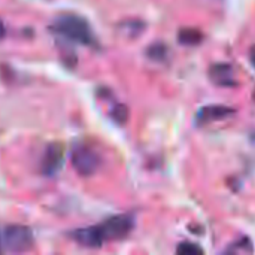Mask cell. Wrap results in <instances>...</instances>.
I'll list each match as a JSON object with an SVG mask.
<instances>
[{"mask_svg": "<svg viewBox=\"0 0 255 255\" xmlns=\"http://www.w3.org/2000/svg\"><path fill=\"white\" fill-rule=\"evenodd\" d=\"M49 28L52 33L64 37L69 42H75L85 46L96 45V36L91 30V25L85 18L79 15H73V13L60 15L55 18V21Z\"/></svg>", "mask_w": 255, "mask_h": 255, "instance_id": "1", "label": "cell"}, {"mask_svg": "<svg viewBox=\"0 0 255 255\" xmlns=\"http://www.w3.org/2000/svg\"><path fill=\"white\" fill-rule=\"evenodd\" d=\"M100 226V230L103 233L105 241H120L127 238L131 230L134 229V217L131 214H121L114 215L103 221Z\"/></svg>", "mask_w": 255, "mask_h": 255, "instance_id": "2", "label": "cell"}, {"mask_svg": "<svg viewBox=\"0 0 255 255\" xmlns=\"http://www.w3.org/2000/svg\"><path fill=\"white\" fill-rule=\"evenodd\" d=\"M33 244H34L33 233L25 226L10 224L3 232V245L13 253L27 251L33 247Z\"/></svg>", "mask_w": 255, "mask_h": 255, "instance_id": "3", "label": "cell"}, {"mask_svg": "<svg viewBox=\"0 0 255 255\" xmlns=\"http://www.w3.org/2000/svg\"><path fill=\"white\" fill-rule=\"evenodd\" d=\"M70 161H72L73 169L82 176L94 175L102 164L100 155L88 146H76L72 151Z\"/></svg>", "mask_w": 255, "mask_h": 255, "instance_id": "4", "label": "cell"}, {"mask_svg": "<svg viewBox=\"0 0 255 255\" xmlns=\"http://www.w3.org/2000/svg\"><path fill=\"white\" fill-rule=\"evenodd\" d=\"M64 163V149L60 143H51L46 146L42 163H40V170L46 176H54Z\"/></svg>", "mask_w": 255, "mask_h": 255, "instance_id": "5", "label": "cell"}, {"mask_svg": "<svg viewBox=\"0 0 255 255\" xmlns=\"http://www.w3.org/2000/svg\"><path fill=\"white\" fill-rule=\"evenodd\" d=\"M70 238L82 247L87 248H100L106 241L100 230V226H90L84 229H76L70 232Z\"/></svg>", "mask_w": 255, "mask_h": 255, "instance_id": "6", "label": "cell"}, {"mask_svg": "<svg viewBox=\"0 0 255 255\" xmlns=\"http://www.w3.org/2000/svg\"><path fill=\"white\" fill-rule=\"evenodd\" d=\"M209 78L220 87H235L238 82L233 76V67L229 63H215L209 69Z\"/></svg>", "mask_w": 255, "mask_h": 255, "instance_id": "7", "label": "cell"}, {"mask_svg": "<svg viewBox=\"0 0 255 255\" xmlns=\"http://www.w3.org/2000/svg\"><path fill=\"white\" fill-rule=\"evenodd\" d=\"M235 112L233 108L224 106V105H208L203 106L202 109H199L197 112V123L199 124H206L211 121H217V120H223L230 117Z\"/></svg>", "mask_w": 255, "mask_h": 255, "instance_id": "8", "label": "cell"}, {"mask_svg": "<svg viewBox=\"0 0 255 255\" xmlns=\"http://www.w3.org/2000/svg\"><path fill=\"white\" fill-rule=\"evenodd\" d=\"M203 33L199 30V28H191V27H185V28H181L179 33H178V40L181 45H185V46H196V45H200L203 42Z\"/></svg>", "mask_w": 255, "mask_h": 255, "instance_id": "9", "label": "cell"}, {"mask_svg": "<svg viewBox=\"0 0 255 255\" xmlns=\"http://www.w3.org/2000/svg\"><path fill=\"white\" fill-rule=\"evenodd\" d=\"M169 54V49L164 43L161 42H155L152 43L148 49H146V55L151 58V60H155V61H164L166 57Z\"/></svg>", "mask_w": 255, "mask_h": 255, "instance_id": "10", "label": "cell"}, {"mask_svg": "<svg viewBox=\"0 0 255 255\" xmlns=\"http://www.w3.org/2000/svg\"><path fill=\"white\" fill-rule=\"evenodd\" d=\"M121 28L124 30V33H127L128 36L134 37V36H139L143 30H145V24L142 21H137V19H131V21H126L121 24Z\"/></svg>", "mask_w": 255, "mask_h": 255, "instance_id": "11", "label": "cell"}, {"mask_svg": "<svg viewBox=\"0 0 255 255\" xmlns=\"http://www.w3.org/2000/svg\"><path fill=\"white\" fill-rule=\"evenodd\" d=\"M111 117L115 123L118 124H124L127 120H128V108L126 105H115L112 109H111Z\"/></svg>", "mask_w": 255, "mask_h": 255, "instance_id": "12", "label": "cell"}, {"mask_svg": "<svg viewBox=\"0 0 255 255\" xmlns=\"http://www.w3.org/2000/svg\"><path fill=\"white\" fill-rule=\"evenodd\" d=\"M176 253L179 255H200L203 254V250L193 242H181L176 247Z\"/></svg>", "mask_w": 255, "mask_h": 255, "instance_id": "13", "label": "cell"}, {"mask_svg": "<svg viewBox=\"0 0 255 255\" xmlns=\"http://www.w3.org/2000/svg\"><path fill=\"white\" fill-rule=\"evenodd\" d=\"M6 36V27H4V24H3V21L0 19V40L3 39Z\"/></svg>", "mask_w": 255, "mask_h": 255, "instance_id": "14", "label": "cell"}, {"mask_svg": "<svg viewBox=\"0 0 255 255\" xmlns=\"http://www.w3.org/2000/svg\"><path fill=\"white\" fill-rule=\"evenodd\" d=\"M251 60H253V64L255 66V45L251 48Z\"/></svg>", "mask_w": 255, "mask_h": 255, "instance_id": "15", "label": "cell"}, {"mask_svg": "<svg viewBox=\"0 0 255 255\" xmlns=\"http://www.w3.org/2000/svg\"><path fill=\"white\" fill-rule=\"evenodd\" d=\"M0 251H1V241H0Z\"/></svg>", "mask_w": 255, "mask_h": 255, "instance_id": "16", "label": "cell"}]
</instances>
